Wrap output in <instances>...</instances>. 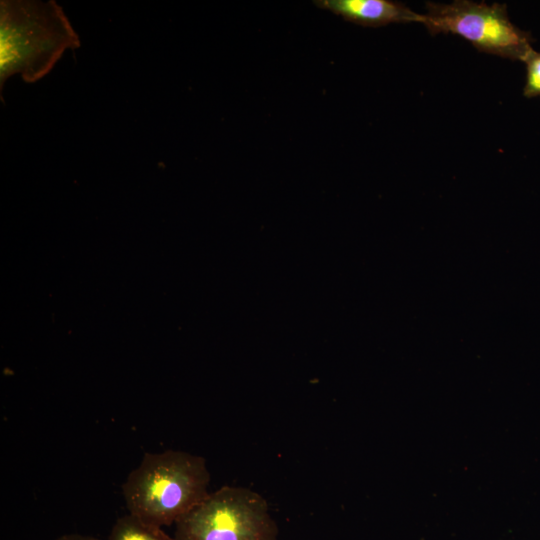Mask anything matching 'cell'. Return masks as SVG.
<instances>
[{
    "mask_svg": "<svg viewBox=\"0 0 540 540\" xmlns=\"http://www.w3.org/2000/svg\"><path fill=\"white\" fill-rule=\"evenodd\" d=\"M523 62L526 66L523 95L526 98L540 97V52L532 49Z\"/></svg>",
    "mask_w": 540,
    "mask_h": 540,
    "instance_id": "cell-7",
    "label": "cell"
},
{
    "mask_svg": "<svg viewBox=\"0 0 540 540\" xmlns=\"http://www.w3.org/2000/svg\"><path fill=\"white\" fill-rule=\"evenodd\" d=\"M204 457L180 450L146 453L122 486L128 514L157 526L176 523L208 495Z\"/></svg>",
    "mask_w": 540,
    "mask_h": 540,
    "instance_id": "cell-2",
    "label": "cell"
},
{
    "mask_svg": "<svg viewBox=\"0 0 540 540\" xmlns=\"http://www.w3.org/2000/svg\"><path fill=\"white\" fill-rule=\"evenodd\" d=\"M80 46L77 33L54 1H0V91L20 74L34 83L54 67L65 50Z\"/></svg>",
    "mask_w": 540,
    "mask_h": 540,
    "instance_id": "cell-1",
    "label": "cell"
},
{
    "mask_svg": "<svg viewBox=\"0 0 540 540\" xmlns=\"http://www.w3.org/2000/svg\"><path fill=\"white\" fill-rule=\"evenodd\" d=\"M55 540H99L92 536L81 535V534H66L62 535Z\"/></svg>",
    "mask_w": 540,
    "mask_h": 540,
    "instance_id": "cell-8",
    "label": "cell"
},
{
    "mask_svg": "<svg viewBox=\"0 0 540 540\" xmlns=\"http://www.w3.org/2000/svg\"><path fill=\"white\" fill-rule=\"evenodd\" d=\"M175 540H278L265 498L245 487L223 486L176 523Z\"/></svg>",
    "mask_w": 540,
    "mask_h": 540,
    "instance_id": "cell-3",
    "label": "cell"
},
{
    "mask_svg": "<svg viewBox=\"0 0 540 540\" xmlns=\"http://www.w3.org/2000/svg\"><path fill=\"white\" fill-rule=\"evenodd\" d=\"M423 15L422 24L432 35L461 36L480 52L523 62L533 49L531 35L511 22L505 4L470 0L427 2Z\"/></svg>",
    "mask_w": 540,
    "mask_h": 540,
    "instance_id": "cell-4",
    "label": "cell"
},
{
    "mask_svg": "<svg viewBox=\"0 0 540 540\" xmlns=\"http://www.w3.org/2000/svg\"><path fill=\"white\" fill-rule=\"evenodd\" d=\"M108 540H175V538L168 536L161 527L145 523L127 514L115 522Z\"/></svg>",
    "mask_w": 540,
    "mask_h": 540,
    "instance_id": "cell-6",
    "label": "cell"
},
{
    "mask_svg": "<svg viewBox=\"0 0 540 540\" xmlns=\"http://www.w3.org/2000/svg\"><path fill=\"white\" fill-rule=\"evenodd\" d=\"M313 3L345 21L365 27H380L391 23H423L418 14L401 2L391 0H315Z\"/></svg>",
    "mask_w": 540,
    "mask_h": 540,
    "instance_id": "cell-5",
    "label": "cell"
}]
</instances>
